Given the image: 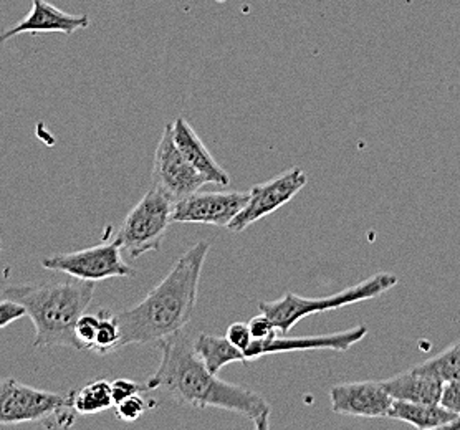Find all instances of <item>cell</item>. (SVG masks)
<instances>
[{
    "label": "cell",
    "mask_w": 460,
    "mask_h": 430,
    "mask_svg": "<svg viewBox=\"0 0 460 430\" xmlns=\"http://www.w3.org/2000/svg\"><path fill=\"white\" fill-rule=\"evenodd\" d=\"M381 382L394 400L422 404H439L444 389L442 379L428 374L418 367H412Z\"/></svg>",
    "instance_id": "9a60e30c"
},
{
    "label": "cell",
    "mask_w": 460,
    "mask_h": 430,
    "mask_svg": "<svg viewBox=\"0 0 460 430\" xmlns=\"http://www.w3.org/2000/svg\"><path fill=\"white\" fill-rule=\"evenodd\" d=\"M90 17L86 13L74 15L62 9L55 7L47 0H31V9L19 23H15L9 31L0 32V45L9 42L12 39L31 33V35H40V33H63L72 35L88 29Z\"/></svg>",
    "instance_id": "4fadbf2b"
},
{
    "label": "cell",
    "mask_w": 460,
    "mask_h": 430,
    "mask_svg": "<svg viewBox=\"0 0 460 430\" xmlns=\"http://www.w3.org/2000/svg\"><path fill=\"white\" fill-rule=\"evenodd\" d=\"M226 338L229 339V343L232 347L241 349L242 353H245V351L249 349V347H251L252 341H253L251 329H249V323H241V321L232 323V325L227 328Z\"/></svg>",
    "instance_id": "d4e9b609"
},
{
    "label": "cell",
    "mask_w": 460,
    "mask_h": 430,
    "mask_svg": "<svg viewBox=\"0 0 460 430\" xmlns=\"http://www.w3.org/2000/svg\"><path fill=\"white\" fill-rule=\"evenodd\" d=\"M192 345L196 355L212 374H219L222 367L229 366L232 363L247 364L243 353L232 347L226 336L199 335Z\"/></svg>",
    "instance_id": "e0dca14e"
},
{
    "label": "cell",
    "mask_w": 460,
    "mask_h": 430,
    "mask_svg": "<svg viewBox=\"0 0 460 430\" xmlns=\"http://www.w3.org/2000/svg\"><path fill=\"white\" fill-rule=\"evenodd\" d=\"M146 384H141L137 381H131V379H116L111 382V394H113V400L115 404L125 400V399L131 398V396H137V394H143L147 392Z\"/></svg>",
    "instance_id": "cb8c5ba5"
},
{
    "label": "cell",
    "mask_w": 460,
    "mask_h": 430,
    "mask_svg": "<svg viewBox=\"0 0 460 430\" xmlns=\"http://www.w3.org/2000/svg\"><path fill=\"white\" fill-rule=\"evenodd\" d=\"M93 282L70 278L65 282H39L7 286L2 294L15 300L25 308L27 316L35 326V339L31 347H74L75 325L93 302Z\"/></svg>",
    "instance_id": "3957f363"
},
{
    "label": "cell",
    "mask_w": 460,
    "mask_h": 430,
    "mask_svg": "<svg viewBox=\"0 0 460 430\" xmlns=\"http://www.w3.org/2000/svg\"><path fill=\"white\" fill-rule=\"evenodd\" d=\"M121 250V245L115 239L84 250L45 257L42 267L45 270L65 273L68 276L93 284L115 276L131 278L137 275V270L125 262Z\"/></svg>",
    "instance_id": "8992f818"
},
{
    "label": "cell",
    "mask_w": 460,
    "mask_h": 430,
    "mask_svg": "<svg viewBox=\"0 0 460 430\" xmlns=\"http://www.w3.org/2000/svg\"><path fill=\"white\" fill-rule=\"evenodd\" d=\"M308 178L300 168H292L285 171L275 178L257 184L249 190V200L243 209L230 222L227 229L230 232L247 231L252 224L261 221L263 217L270 215L275 210L280 209L285 204L304 189Z\"/></svg>",
    "instance_id": "ba28073f"
},
{
    "label": "cell",
    "mask_w": 460,
    "mask_h": 430,
    "mask_svg": "<svg viewBox=\"0 0 460 430\" xmlns=\"http://www.w3.org/2000/svg\"><path fill=\"white\" fill-rule=\"evenodd\" d=\"M98 325H100L98 313H84L78 318L75 325V339L78 345V351H92Z\"/></svg>",
    "instance_id": "44dd1931"
},
{
    "label": "cell",
    "mask_w": 460,
    "mask_h": 430,
    "mask_svg": "<svg viewBox=\"0 0 460 430\" xmlns=\"http://www.w3.org/2000/svg\"><path fill=\"white\" fill-rule=\"evenodd\" d=\"M70 402L78 416H94L100 412L115 408V400L111 394V382L105 379L94 381L84 388L70 392Z\"/></svg>",
    "instance_id": "ac0fdd59"
},
{
    "label": "cell",
    "mask_w": 460,
    "mask_h": 430,
    "mask_svg": "<svg viewBox=\"0 0 460 430\" xmlns=\"http://www.w3.org/2000/svg\"><path fill=\"white\" fill-rule=\"evenodd\" d=\"M209 241H198L179 257L168 275L143 302L115 313L121 329L119 347L146 345L182 331L194 315Z\"/></svg>",
    "instance_id": "7a4b0ae2"
},
{
    "label": "cell",
    "mask_w": 460,
    "mask_h": 430,
    "mask_svg": "<svg viewBox=\"0 0 460 430\" xmlns=\"http://www.w3.org/2000/svg\"><path fill=\"white\" fill-rule=\"evenodd\" d=\"M159 347L161 363L146 381L149 391H163L179 404L196 409L230 410L251 420L257 430L269 429L270 404L261 394L212 374L184 331L161 339Z\"/></svg>",
    "instance_id": "6da1fadb"
},
{
    "label": "cell",
    "mask_w": 460,
    "mask_h": 430,
    "mask_svg": "<svg viewBox=\"0 0 460 430\" xmlns=\"http://www.w3.org/2000/svg\"><path fill=\"white\" fill-rule=\"evenodd\" d=\"M367 335V326L358 325L351 329L328 333V335L316 336H285L279 333L267 341H252L249 349L243 353L247 364L259 361L261 357L270 355H282V353H295V351H340L345 353L349 347H355L363 341Z\"/></svg>",
    "instance_id": "30bf717a"
},
{
    "label": "cell",
    "mask_w": 460,
    "mask_h": 430,
    "mask_svg": "<svg viewBox=\"0 0 460 430\" xmlns=\"http://www.w3.org/2000/svg\"><path fill=\"white\" fill-rule=\"evenodd\" d=\"M155 400H147L141 394L131 396L115 404L116 417L123 422H137L146 410L155 408Z\"/></svg>",
    "instance_id": "7402d4cb"
},
{
    "label": "cell",
    "mask_w": 460,
    "mask_h": 430,
    "mask_svg": "<svg viewBox=\"0 0 460 430\" xmlns=\"http://www.w3.org/2000/svg\"><path fill=\"white\" fill-rule=\"evenodd\" d=\"M208 180L189 164L174 145L171 125L164 127V133L157 143L153 161V186L168 194L174 202L188 197L190 194L206 186Z\"/></svg>",
    "instance_id": "9c48e42d"
},
{
    "label": "cell",
    "mask_w": 460,
    "mask_h": 430,
    "mask_svg": "<svg viewBox=\"0 0 460 430\" xmlns=\"http://www.w3.org/2000/svg\"><path fill=\"white\" fill-rule=\"evenodd\" d=\"M98 316H100V325H98V331H96L92 351L98 353V355H108V353H113L119 347L121 329L118 325L115 313H111L110 310L102 308L98 312Z\"/></svg>",
    "instance_id": "ffe728a7"
},
{
    "label": "cell",
    "mask_w": 460,
    "mask_h": 430,
    "mask_svg": "<svg viewBox=\"0 0 460 430\" xmlns=\"http://www.w3.org/2000/svg\"><path fill=\"white\" fill-rule=\"evenodd\" d=\"M418 369L446 381H460V339L446 347L438 356L419 364Z\"/></svg>",
    "instance_id": "d6986e66"
},
{
    "label": "cell",
    "mask_w": 460,
    "mask_h": 430,
    "mask_svg": "<svg viewBox=\"0 0 460 430\" xmlns=\"http://www.w3.org/2000/svg\"><path fill=\"white\" fill-rule=\"evenodd\" d=\"M70 402V394L31 388L15 379L0 381V426L43 422Z\"/></svg>",
    "instance_id": "52a82bcc"
},
{
    "label": "cell",
    "mask_w": 460,
    "mask_h": 430,
    "mask_svg": "<svg viewBox=\"0 0 460 430\" xmlns=\"http://www.w3.org/2000/svg\"><path fill=\"white\" fill-rule=\"evenodd\" d=\"M249 200V192H194L178 200L172 210V222L206 224L227 227Z\"/></svg>",
    "instance_id": "8fae6325"
},
{
    "label": "cell",
    "mask_w": 460,
    "mask_h": 430,
    "mask_svg": "<svg viewBox=\"0 0 460 430\" xmlns=\"http://www.w3.org/2000/svg\"><path fill=\"white\" fill-rule=\"evenodd\" d=\"M332 410L353 417H387L394 399L389 396L381 381H359L336 384L330 391Z\"/></svg>",
    "instance_id": "7c38bea8"
},
{
    "label": "cell",
    "mask_w": 460,
    "mask_h": 430,
    "mask_svg": "<svg viewBox=\"0 0 460 430\" xmlns=\"http://www.w3.org/2000/svg\"><path fill=\"white\" fill-rule=\"evenodd\" d=\"M389 419L401 420L420 430L447 429L459 416L446 409L440 404H422V402H406L394 400L387 414Z\"/></svg>",
    "instance_id": "2e32d148"
},
{
    "label": "cell",
    "mask_w": 460,
    "mask_h": 430,
    "mask_svg": "<svg viewBox=\"0 0 460 430\" xmlns=\"http://www.w3.org/2000/svg\"><path fill=\"white\" fill-rule=\"evenodd\" d=\"M447 429H456L460 430V416L457 417V419L454 420L452 424H450L449 427Z\"/></svg>",
    "instance_id": "83f0119b"
},
{
    "label": "cell",
    "mask_w": 460,
    "mask_h": 430,
    "mask_svg": "<svg viewBox=\"0 0 460 430\" xmlns=\"http://www.w3.org/2000/svg\"><path fill=\"white\" fill-rule=\"evenodd\" d=\"M249 329H251L252 338L257 341H267L280 333L277 325L273 323L272 318L265 313L253 316L249 321Z\"/></svg>",
    "instance_id": "603a6c76"
},
{
    "label": "cell",
    "mask_w": 460,
    "mask_h": 430,
    "mask_svg": "<svg viewBox=\"0 0 460 430\" xmlns=\"http://www.w3.org/2000/svg\"><path fill=\"white\" fill-rule=\"evenodd\" d=\"M0 252H2V241H0Z\"/></svg>",
    "instance_id": "f1b7e54d"
},
{
    "label": "cell",
    "mask_w": 460,
    "mask_h": 430,
    "mask_svg": "<svg viewBox=\"0 0 460 430\" xmlns=\"http://www.w3.org/2000/svg\"><path fill=\"white\" fill-rule=\"evenodd\" d=\"M398 282V276L393 273H376L367 280L330 296L306 298L300 294H285L275 302H261L259 310L261 313L270 316L279 331L282 335H287L292 331L293 326L300 323L306 316L318 315L324 312L345 308L348 304L373 300L379 294H386L387 290L394 288Z\"/></svg>",
    "instance_id": "277c9868"
},
{
    "label": "cell",
    "mask_w": 460,
    "mask_h": 430,
    "mask_svg": "<svg viewBox=\"0 0 460 430\" xmlns=\"http://www.w3.org/2000/svg\"><path fill=\"white\" fill-rule=\"evenodd\" d=\"M23 316H27V312L19 302L5 298V296H4V300H0V329L7 328Z\"/></svg>",
    "instance_id": "484cf974"
},
{
    "label": "cell",
    "mask_w": 460,
    "mask_h": 430,
    "mask_svg": "<svg viewBox=\"0 0 460 430\" xmlns=\"http://www.w3.org/2000/svg\"><path fill=\"white\" fill-rule=\"evenodd\" d=\"M171 131L174 145L178 146L181 154L202 178L208 180V184L229 186V174L216 159L212 158L209 149L202 143V139L198 136V133L189 125L184 116H179L174 119V123H171Z\"/></svg>",
    "instance_id": "5bb4252c"
},
{
    "label": "cell",
    "mask_w": 460,
    "mask_h": 430,
    "mask_svg": "<svg viewBox=\"0 0 460 430\" xmlns=\"http://www.w3.org/2000/svg\"><path fill=\"white\" fill-rule=\"evenodd\" d=\"M174 204L176 202L168 194L153 186L126 215L115 239L131 259H139L145 253L161 249L169 225L172 224Z\"/></svg>",
    "instance_id": "5b68a950"
},
{
    "label": "cell",
    "mask_w": 460,
    "mask_h": 430,
    "mask_svg": "<svg viewBox=\"0 0 460 430\" xmlns=\"http://www.w3.org/2000/svg\"><path fill=\"white\" fill-rule=\"evenodd\" d=\"M439 404L446 409L452 410L460 416V381H446L444 382Z\"/></svg>",
    "instance_id": "4316f807"
}]
</instances>
